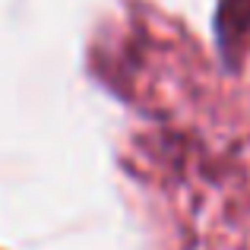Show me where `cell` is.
Returning a JSON list of instances; mask_svg holds the SVG:
<instances>
[{"mask_svg":"<svg viewBox=\"0 0 250 250\" xmlns=\"http://www.w3.org/2000/svg\"><path fill=\"white\" fill-rule=\"evenodd\" d=\"M250 29V0H222L219 6V38L234 44Z\"/></svg>","mask_w":250,"mask_h":250,"instance_id":"6da1fadb","label":"cell"}]
</instances>
